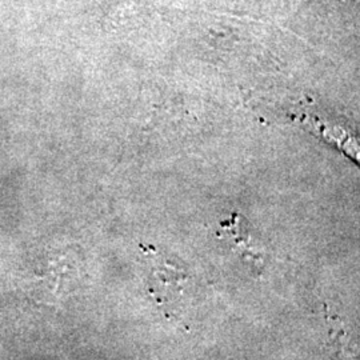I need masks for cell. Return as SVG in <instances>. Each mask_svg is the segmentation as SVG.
Masks as SVG:
<instances>
[{
    "label": "cell",
    "instance_id": "cell-2",
    "mask_svg": "<svg viewBox=\"0 0 360 360\" xmlns=\"http://www.w3.org/2000/svg\"><path fill=\"white\" fill-rule=\"evenodd\" d=\"M300 124L309 129L311 132L319 135L326 142L336 146L343 154L349 156L352 160L360 165V138L349 132L342 126L331 122L323 120L321 117L303 116L300 117Z\"/></svg>",
    "mask_w": 360,
    "mask_h": 360
},
{
    "label": "cell",
    "instance_id": "cell-3",
    "mask_svg": "<svg viewBox=\"0 0 360 360\" xmlns=\"http://www.w3.org/2000/svg\"><path fill=\"white\" fill-rule=\"evenodd\" d=\"M326 309V322L330 327V359L331 360H360V342L356 340L351 331L343 326L338 316H331Z\"/></svg>",
    "mask_w": 360,
    "mask_h": 360
},
{
    "label": "cell",
    "instance_id": "cell-1",
    "mask_svg": "<svg viewBox=\"0 0 360 360\" xmlns=\"http://www.w3.org/2000/svg\"><path fill=\"white\" fill-rule=\"evenodd\" d=\"M143 257L148 267L146 284L150 299L168 318L178 315L188 290V274L155 250L143 252Z\"/></svg>",
    "mask_w": 360,
    "mask_h": 360
},
{
    "label": "cell",
    "instance_id": "cell-4",
    "mask_svg": "<svg viewBox=\"0 0 360 360\" xmlns=\"http://www.w3.org/2000/svg\"><path fill=\"white\" fill-rule=\"evenodd\" d=\"M229 221L230 223L227 226L224 224V227H226V231L229 233V236L233 240L235 247L242 251V255L245 259H251V262L257 263V260L260 259V254L257 252L252 245L247 243L248 236L245 235V231H242V220H239V218L233 217V219L229 220Z\"/></svg>",
    "mask_w": 360,
    "mask_h": 360
}]
</instances>
